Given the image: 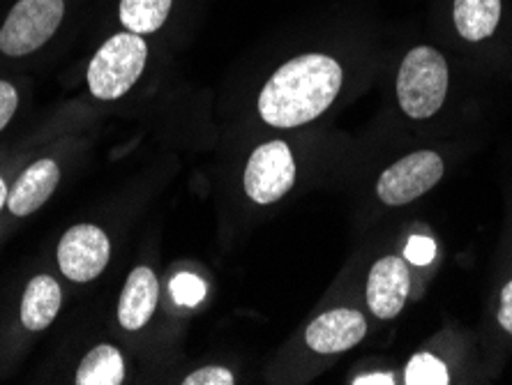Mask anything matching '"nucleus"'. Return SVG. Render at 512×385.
Listing matches in <instances>:
<instances>
[{"mask_svg": "<svg viewBox=\"0 0 512 385\" xmlns=\"http://www.w3.org/2000/svg\"><path fill=\"white\" fill-rule=\"evenodd\" d=\"M157 300H160V282L146 266L134 268L120 293L118 321L125 330H141L153 319Z\"/></svg>", "mask_w": 512, "mask_h": 385, "instance_id": "11", "label": "nucleus"}, {"mask_svg": "<svg viewBox=\"0 0 512 385\" xmlns=\"http://www.w3.org/2000/svg\"><path fill=\"white\" fill-rule=\"evenodd\" d=\"M148 60V47L139 33L125 30L102 44L88 67V86L97 100L123 97L139 81Z\"/></svg>", "mask_w": 512, "mask_h": 385, "instance_id": "3", "label": "nucleus"}, {"mask_svg": "<svg viewBox=\"0 0 512 385\" xmlns=\"http://www.w3.org/2000/svg\"><path fill=\"white\" fill-rule=\"evenodd\" d=\"M125 379V360L120 351L111 344L95 346L88 356L81 360L74 376L77 385H120Z\"/></svg>", "mask_w": 512, "mask_h": 385, "instance_id": "14", "label": "nucleus"}, {"mask_svg": "<svg viewBox=\"0 0 512 385\" xmlns=\"http://www.w3.org/2000/svg\"><path fill=\"white\" fill-rule=\"evenodd\" d=\"M367 335L365 316L356 309H333L321 314L307 326L305 339L312 351L330 356V353H344L363 342Z\"/></svg>", "mask_w": 512, "mask_h": 385, "instance_id": "9", "label": "nucleus"}, {"mask_svg": "<svg viewBox=\"0 0 512 385\" xmlns=\"http://www.w3.org/2000/svg\"><path fill=\"white\" fill-rule=\"evenodd\" d=\"M296 183V162L284 141H268L252 153L245 169V192L254 203L280 201Z\"/></svg>", "mask_w": 512, "mask_h": 385, "instance_id": "6", "label": "nucleus"}, {"mask_svg": "<svg viewBox=\"0 0 512 385\" xmlns=\"http://www.w3.org/2000/svg\"><path fill=\"white\" fill-rule=\"evenodd\" d=\"M183 383L185 385H233L236 379H233V374L224 367H203L199 372H192Z\"/></svg>", "mask_w": 512, "mask_h": 385, "instance_id": "19", "label": "nucleus"}, {"mask_svg": "<svg viewBox=\"0 0 512 385\" xmlns=\"http://www.w3.org/2000/svg\"><path fill=\"white\" fill-rule=\"evenodd\" d=\"M63 305V291L54 277L37 275L28 282L24 300H21V323L28 330H44L56 321Z\"/></svg>", "mask_w": 512, "mask_h": 385, "instance_id": "12", "label": "nucleus"}, {"mask_svg": "<svg viewBox=\"0 0 512 385\" xmlns=\"http://www.w3.org/2000/svg\"><path fill=\"white\" fill-rule=\"evenodd\" d=\"M406 385H448L450 376L446 365L432 353H416L404 374Z\"/></svg>", "mask_w": 512, "mask_h": 385, "instance_id": "16", "label": "nucleus"}, {"mask_svg": "<svg viewBox=\"0 0 512 385\" xmlns=\"http://www.w3.org/2000/svg\"><path fill=\"white\" fill-rule=\"evenodd\" d=\"M7 194H10V192H7V187H5V180L0 178V208H3L5 203H7Z\"/></svg>", "mask_w": 512, "mask_h": 385, "instance_id": "23", "label": "nucleus"}, {"mask_svg": "<svg viewBox=\"0 0 512 385\" xmlns=\"http://www.w3.org/2000/svg\"><path fill=\"white\" fill-rule=\"evenodd\" d=\"M443 178V160L432 150H418L381 173L376 194L386 206H406Z\"/></svg>", "mask_w": 512, "mask_h": 385, "instance_id": "5", "label": "nucleus"}, {"mask_svg": "<svg viewBox=\"0 0 512 385\" xmlns=\"http://www.w3.org/2000/svg\"><path fill=\"white\" fill-rule=\"evenodd\" d=\"M60 183V169L54 160H37L21 173L14 183L12 192L7 194V208L12 215L28 217L40 210L49 196L56 192Z\"/></svg>", "mask_w": 512, "mask_h": 385, "instance_id": "10", "label": "nucleus"}, {"mask_svg": "<svg viewBox=\"0 0 512 385\" xmlns=\"http://www.w3.org/2000/svg\"><path fill=\"white\" fill-rule=\"evenodd\" d=\"M406 261H411L413 266H429L436 256V245L432 238L425 236H413L404 249Z\"/></svg>", "mask_w": 512, "mask_h": 385, "instance_id": "18", "label": "nucleus"}, {"mask_svg": "<svg viewBox=\"0 0 512 385\" xmlns=\"http://www.w3.org/2000/svg\"><path fill=\"white\" fill-rule=\"evenodd\" d=\"M342 88V67L335 58L305 54L282 65L259 95V113L268 125L291 130L319 118Z\"/></svg>", "mask_w": 512, "mask_h": 385, "instance_id": "1", "label": "nucleus"}, {"mask_svg": "<svg viewBox=\"0 0 512 385\" xmlns=\"http://www.w3.org/2000/svg\"><path fill=\"white\" fill-rule=\"evenodd\" d=\"M356 385H393L395 383V376L393 374H365V376H358Z\"/></svg>", "mask_w": 512, "mask_h": 385, "instance_id": "22", "label": "nucleus"}, {"mask_svg": "<svg viewBox=\"0 0 512 385\" xmlns=\"http://www.w3.org/2000/svg\"><path fill=\"white\" fill-rule=\"evenodd\" d=\"M111 259L109 236L100 226L77 224L58 243V266L72 282L86 284L100 277Z\"/></svg>", "mask_w": 512, "mask_h": 385, "instance_id": "7", "label": "nucleus"}, {"mask_svg": "<svg viewBox=\"0 0 512 385\" xmlns=\"http://www.w3.org/2000/svg\"><path fill=\"white\" fill-rule=\"evenodd\" d=\"M17 107H19L17 88H14L12 83L0 81V132L5 130V125L10 123L14 113H17Z\"/></svg>", "mask_w": 512, "mask_h": 385, "instance_id": "20", "label": "nucleus"}, {"mask_svg": "<svg viewBox=\"0 0 512 385\" xmlns=\"http://www.w3.org/2000/svg\"><path fill=\"white\" fill-rule=\"evenodd\" d=\"M411 275L404 259L386 256L376 261L367 277V305L379 319H395L409 298Z\"/></svg>", "mask_w": 512, "mask_h": 385, "instance_id": "8", "label": "nucleus"}, {"mask_svg": "<svg viewBox=\"0 0 512 385\" xmlns=\"http://www.w3.org/2000/svg\"><path fill=\"white\" fill-rule=\"evenodd\" d=\"M65 14L63 0H19L0 28V51L19 58L47 44Z\"/></svg>", "mask_w": 512, "mask_h": 385, "instance_id": "4", "label": "nucleus"}, {"mask_svg": "<svg viewBox=\"0 0 512 385\" xmlns=\"http://www.w3.org/2000/svg\"><path fill=\"white\" fill-rule=\"evenodd\" d=\"M496 319H499V326L512 335V279L503 286L501 291V305L499 312H496Z\"/></svg>", "mask_w": 512, "mask_h": 385, "instance_id": "21", "label": "nucleus"}, {"mask_svg": "<svg viewBox=\"0 0 512 385\" xmlns=\"http://www.w3.org/2000/svg\"><path fill=\"white\" fill-rule=\"evenodd\" d=\"M448 93V65L432 47L411 49L397 74V100L413 120L432 118Z\"/></svg>", "mask_w": 512, "mask_h": 385, "instance_id": "2", "label": "nucleus"}, {"mask_svg": "<svg viewBox=\"0 0 512 385\" xmlns=\"http://www.w3.org/2000/svg\"><path fill=\"white\" fill-rule=\"evenodd\" d=\"M169 289L173 300L183 307H194L206 298V284L201 282V277L192 273H178L171 279Z\"/></svg>", "mask_w": 512, "mask_h": 385, "instance_id": "17", "label": "nucleus"}, {"mask_svg": "<svg viewBox=\"0 0 512 385\" xmlns=\"http://www.w3.org/2000/svg\"><path fill=\"white\" fill-rule=\"evenodd\" d=\"M455 28L469 42L487 40L501 21V0H455Z\"/></svg>", "mask_w": 512, "mask_h": 385, "instance_id": "13", "label": "nucleus"}, {"mask_svg": "<svg viewBox=\"0 0 512 385\" xmlns=\"http://www.w3.org/2000/svg\"><path fill=\"white\" fill-rule=\"evenodd\" d=\"M173 0H120V21L139 35L155 33L164 26Z\"/></svg>", "mask_w": 512, "mask_h": 385, "instance_id": "15", "label": "nucleus"}]
</instances>
